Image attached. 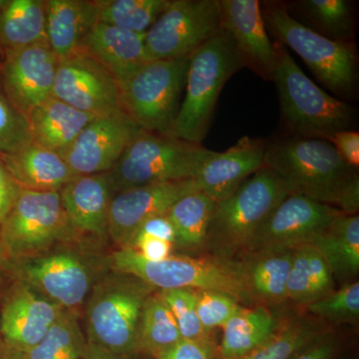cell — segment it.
<instances>
[{
  "mask_svg": "<svg viewBox=\"0 0 359 359\" xmlns=\"http://www.w3.org/2000/svg\"><path fill=\"white\" fill-rule=\"evenodd\" d=\"M61 204L60 193L20 188L0 226V244L9 261L39 256L76 237Z\"/></svg>",
  "mask_w": 359,
  "mask_h": 359,
  "instance_id": "cell-9",
  "label": "cell"
},
{
  "mask_svg": "<svg viewBox=\"0 0 359 359\" xmlns=\"http://www.w3.org/2000/svg\"><path fill=\"white\" fill-rule=\"evenodd\" d=\"M309 313L335 323H354L359 318V283H346L306 306Z\"/></svg>",
  "mask_w": 359,
  "mask_h": 359,
  "instance_id": "cell-38",
  "label": "cell"
},
{
  "mask_svg": "<svg viewBox=\"0 0 359 359\" xmlns=\"http://www.w3.org/2000/svg\"><path fill=\"white\" fill-rule=\"evenodd\" d=\"M337 353V339L330 334H323L290 359H334Z\"/></svg>",
  "mask_w": 359,
  "mask_h": 359,
  "instance_id": "cell-44",
  "label": "cell"
},
{
  "mask_svg": "<svg viewBox=\"0 0 359 359\" xmlns=\"http://www.w3.org/2000/svg\"><path fill=\"white\" fill-rule=\"evenodd\" d=\"M18 191L20 186L15 183L4 166V162L0 159V226L13 207Z\"/></svg>",
  "mask_w": 359,
  "mask_h": 359,
  "instance_id": "cell-46",
  "label": "cell"
},
{
  "mask_svg": "<svg viewBox=\"0 0 359 359\" xmlns=\"http://www.w3.org/2000/svg\"><path fill=\"white\" fill-rule=\"evenodd\" d=\"M61 204L77 235L108 236L113 192L109 172L74 177L60 191Z\"/></svg>",
  "mask_w": 359,
  "mask_h": 359,
  "instance_id": "cell-21",
  "label": "cell"
},
{
  "mask_svg": "<svg viewBox=\"0 0 359 359\" xmlns=\"http://www.w3.org/2000/svg\"><path fill=\"white\" fill-rule=\"evenodd\" d=\"M32 143L27 117L7 96L0 80V157L15 154Z\"/></svg>",
  "mask_w": 359,
  "mask_h": 359,
  "instance_id": "cell-37",
  "label": "cell"
},
{
  "mask_svg": "<svg viewBox=\"0 0 359 359\" xmlns=\"http://www.w3.org/2000/svg\"><path fill=\"white\" fill-rule=\"evenodd\" d=\"M189 58L149 61L118 83L122 110L144 131L169 135L181 105Z\"/></svg>",
  "mask_w": 359,
  "mask_h": 359,
  "instance_id": "cell-10",
  "label": "cell"
},
{
  "mask_svg": "<svg viewBox=\"0 0 359 359\" xmlns=\"http://www.w3.org/2000/svg\"><path fill=\"white\" fill-rule=\"evenodd\" d=\"M47 41L44 0H0V57Z\"/></svg>",
  "mask_w": 359,
  "mask_h": 359,
  "instance_id": "cell-27",
  "label": "cell"
},
{
  "mask_svg": "<svg viewBox=\"0 0 359 359\" xmlns=\"http://www.w3.org/2000/svg\"><path fill=\"white\" fill-rule=\"evenodd\" d=\"M65 311L20 280L2 306L0 334L9 349L25 353L41 341Z\"/></svg>",
  "mask_w": 359,
  "mask_h": 359,
  "instance_id": "cell-18",
  "label": "cell"
},
{
  "mask_svg": "<svg viewBox=\"0 0 359 359\" xmlns=\"http://www.w3.org/2000/svg\"><path fill=\"white\" fill-rule=\"evenodd\" d=\"M136 235H146L149 237L160 238V240L171 243L174 247L175 242H176V233H175L173 224L168 218L167 215H161V216L149 219L139 228V230L135 233V236Z\"/></svg>",
  "mask_w": 359,
  "mask_h": 359,
  "instance_id": "cell-45",
  "label": "cell"
},
{
  "mask_svg": "<svg viewBox=\"0 0 359 359\" xmlns=\"http://www.w3.org/2000/svg\"><path fill=\"white\" fill-rule=\"evenodd\" d=\"M216 202L197 191L177 201L167 212L176 233L175 247L189 252L205 249Z\"/></svg>",
  "mask_w": 359,
  "mask_h": 359,
  "instance_id": "cell-31",
  "label": "cell"
},
{
  "mask_svg": "<svg viewBox=\"0 0 359 359\" xmlns=\"http://www.w3.org/2000/svg\"><path fill=\"white\" fill-rule=\"evenodd\" d=\"M109 264L113 271L133 276L155 290H214L231 295L238 302H252L236 261L172 255L152 262L136 250L120 249L111 255Z\"/></svg>",
  "mask_w": 359,
  "mask_h": 359,
  "instance_id": "cell-6",
  "label": "cell"
},
{
  "mask_svg": "<svg viewBox=\"0 0 359 359\" xmlns=\"http://www.w3.org/2000/svg\"><path fill=\"white\" fill-rule=\"evenodd\" d=\"M198 318L203 328L212 334L217 328H223L244 306L231 295L214 290H196Z\"/></svg>",
  "mask_w": 359,
  "mask_h": 359,
  "instance_id": "cell-40",
  "label": "cell"
},
{
  "mask_svg": "<svg viewBox=\"0 0 359 359\" xmlns=\"http://www.w3.org/2000/svg\"><path fill=\"white\" fill-rule=\"evenodd\" d=\"M139 278L113 271L94 283L87 297V342L129 358L138 353L144 302L155 292Z\"/></svg>",
  "mask_w": 359,
  "mask_h": 359,
  "instance_id": "cell-4",
  "label": "cell"
},
{
  "mask_svg": "<svg viewBox=\"0 0 359 359\" xmlns=\"http://www.w3.org/2000/svg\"><path fill=\"white\" fill-rule=\"evenodd\" d=\"M7 261H9L8 257H7L6 252H4V248H2L1 244H0V266L6 263Z\"/></svg>",
  "mask_w": 359,
  "mask_h": 359,
  "instance_id": "cell-49",
  "label": "cell"
},
{
  "mask_svg": "<svg viewBox=\"0 0 359 359\" xmlns=\"http://www.w3.org/2000/svg\"><path fill=\"white\" fill-rule=\"evenodd\" d=\"M83 359H125L122 356L111 353L107 349L103 348L95 344L87 342L86 351H85Z\"/></svg>",
  "mask_w": 359,
  "mask_h": 359,
  "instance_id": "cell-47",
  "label": "cell"
},
{
  "mask_svg": "<svg viewBox=\"0 0 359 359\" xmlns=\"http://www.w3.org/2000/svg\"><path fill=\"white\" fill-rule=\"evenodd\" d=\"M98 22L146 34L170 0H97Z\"/></svg>",
  "mask_w": 359,
  "mask_h": 359,
  "instance_id": "cell-34",
  "label": "cell"
},
{
  "mask_svg": "<svg viewBox=\"0 0 359 359\" xmlns=\"http://www.w3.org/2000/svg\"><path fill=\"white\" fill-rule=\"evenodd\" d=\"M334 290V276L327 262L313 244L294 250L287 283V299L309 306Z\"/></svg>",
  "mask_w": 359,
  "mask_h": 359,
  "instance_id": "cell-29",
  "label": "cell"
},
{
  "mask_svg": "<svg viewBox=\"0 0 359 359\" xmlns=\"http://www.w3.org/2000/svg\"><path fill=\"white\" fill-rule=\"evenodd\" d=\"M325 140L334 145L340 157L348 166L358 169L359 166V133L351 130L337 132Z\"/></svg>",
  "mask_w": 359,
  "mask_h": 359,
  "instance_id": "cell-43",
  "label": "cell"
},
{
  "mask_svg": "<svg viewBox=\"0 0 359 359\" xmlns=\"http://www.w3.org/2000/svg\"><path fill=\"white\" fill-rule=\"evenodd\" d=\"M174 245L160 238L146 235H136L125 249L136 250L148 261L159 262L172 256Z\"/></svg>",
  "mask_w": 359,
  "mask_h": 359,
  "instance_id": "cell-42",
  "label": "cell"
},
{
  "mask_svg": "<svg viewBox=\"0 0 359 359\" xmlns=\"http://www.w3.org/2000/svg\"><path fill=\"white\" fill-rule=\"evenodd\" d=\"M0 359H23L22 355L18 351L7 349L4 353H0Z\"/></svg>",
  "mask_w": 359,
  "mask_h": 359,
  "instance_id": "cell-48",
  "label": "cell"
},
{
  "mask_svg": "<svg viewBox=\"0 0 359 359\" xmlns=\"http://www.w3.org/2000/svg\"><path fill=\"white\" fill-rule=\"evenodd\" d=\"M95 117L50 97L27 115L32 143L60 155Z\"/></svg>",
  "mask_w": 359,
  "mask_h": 359,
  "instance_id": "cell-26",
  "label": "cell"
},
{
  "mask_svg": "<svg viewBox=\"0 0 359 359\" xmlns=\"http://www.w3.org/2000/svg\"><path fill=\"white\" fill-rule=\"evenodd\" d=\"M275 45V65L271 80L280 97L285 126L292 136L327 139L349 130L353 113L348 104L330 95L299 68L289 49Z\"/></svg>",
  "mask_w": 359,
  "mask_h": 359,
  "instance_id": "cell-3",
  "label": "cell"
},
{
  "mask_svg": "<svg viewBox=\"0 0 359 359\" xmlns=\"http://www.w3.org/2000/svg\"><path fill=\"white\" fill-rule=\"evenodd\" d=\"M266 142L245 136L224 152H215L194 178L198 190L218 203L230 197L264 166Z\"/></svg>",
  "mask_w": 359,
  "mask_h": 359,
  "instance_id": "cell-20",
  "label": "cell"
},
{
  "mask_svg": "<svg viewBox=\"0 0 359 359\" xmlns=\"http://www.w3.org/2000/svg\"><path fill=\"white\" fill-rule=\"evenodd\" d=\"M0 159L20 188L27 190L59 192L76 177L57 152L34 143Z\"/></svg>",
  "mask_w": 359,
  "mask_h": 359,
  "instance_id": "cell-24",
  "label": "cell"
},
{
  "mask_svg": "<svg viewBox=\"0 0 359 359\" xmlns=\"http://www.w3.org/2000/svg\"><path fill=\"white\" fill-rule=\"evenodd\" d=\"M323 334V330L313 321H292L285 327H278L261 346L233 359H290Z\"/></svg>",
  "mask_w": 359,
  "mask_h": 359,
  "instance_id": "cell-36",
  "label": "cell"
},
{
  "mask_svg": "<svg viewBox=\"0 0 359 359\" xmlns=\"http://www.w3.org/2000/svg\"><path fill=\"white\" fill-rule=\"evenodd\" d=\"M266 27L276 41L292 49L309 66L318 81L337 95L348 97L358 84V53L354 42L328 39L292 18L287 6L264 2Z\"/></svg>",
  "mask_w": 359,
  "mask_h": 359,
  "instance_id": "cell-7",
  "label": "cell"
},
{
  "mask_svg": "<svg viewBox=\"0 0 359 359\" xmlns=\"http://www.w3.org/2000/svg\"><path fill=\"white\" fill-rule=\"evenodd\" d=\"M214 153L202 144L142 130L109 172L113 192L194 179Z\"/></svg>",
  "mask_w": 359,
  "mask_h": 359,
  "instance_id": "cell-8",
  "label": "cell"
},
{
  "mask_svg": "<svg viewBox=\"0 0 359 359\" xmlns=\"http://www.w3.org/2000/svg\"><path fill=\"white\" fill-rule=\"evenodd\" d=\"M222 25L231 35L244 66L271 80L275 45L269 39L257 0H219Z\"/></svg>",
  "mask_w": 359,
  "mask_h": 359,
  "instance_id": "cell-19",
  "label": "cell"
},
{
  "mask_svg": "<svg viewBox=\"0 0 359 359\" xmlns=\"http://www.w3.org/2000/svg\"><path fill=\"white\" fill-rule=\"evenodd\" d=\"M218 346L212 339H182L178 344L155 359H217Z\"/></svg>",
  "mask_w": 359,
  "mask_h": 359,
  "instance_id": "cell-41",
  "label": "cell"
},
{
  "mask_svg": "<svg viewBox=\"0 0 359 359\" xmlns=\"http://www.w3.org/2000/svg\"><path fill=\"white\" fill-rule=\"evenodd\" d=\"M141 131L123 110L97 116L60 156L74 176L106 173Z\"/></svg>",
  "mask_w": 359,
  "mask_h": 359,
  "instance_id": "cell-15",
  "label": "cell"
},
{
  "mask_svg": "<svg viewBox=\"0 0 359 359\" xmlns=\"http://www.w3.org/2000/svg\"><path fill=\"white\" fill-rule=\"evenodd\" d=\"M242 67L237 46L224 28L201 45L189 58L185 96L169 136L202 144L224 84Z\"/></svg>",
  "mask_w": 359,
  "mask_h": 359,
  "instance_id": "cell-2",
  "label": "cell"
},
{
  "mask_svg": "<svg viewBox=\"0 0 359 359\" xmlns=\"http://www.w3.org/2000/svg\"><path fill=\"white\" fill-rule=\"evenodd\" d=\"M339 212H341L335 208L304 196H287L257 230L244 254L259 250H294L313 244Z\"/></svg>",
  "mask_w": 359,
  "mask_h": 359,
  "instance_id": "cell-14",
  "label": "cell"
},
{
  "mask_svg": "<svg viewBox=\"0 0 359 359\" xmlns=\"http://www.w3.org/2000/svg\"><path fill=\"white\" fill-rule=\"evenodd\" d=\"M297 6L323 36L354 42L353 13L346 0H304L297 2Z\"/></svg>",
  "mask_w": 359,
  "mask_h": 359,
  "instance_id": "cell-35",
  "label": "cell"
},
{
  "mask_svg": "<svg viewBox=\"0 0 359 359\" xmlns=\"http://www.w3.org/2000/svg\"><path fill=\"white\" fill-rule=\"evenodd\" d=\"M58 63L47 41L7 52L0 57L2 86L26 117L52 97Z\"/></svg>",
  "mask_w": 359,
  "mask_h": 359,
  "instance_id": "cell-16",
  "label": "cell"
},
{
  "mask_svg": "<svg viewBox=\"0 0 359 359\" xmlns=\"http://www.w3.org/2000/svg\"><path fill=\"white\" fill-rule=\"evenodd\" d=\"M287 196V189L262 167L230 197L216 203L205 249L211 257L233 261L244 254L257 230Z\"/></svg>",
  "mask_w": 359,
  "mask_h": 359,
  "instance_id": "cell-5",
  "label": "cell"
},
{
  "mask_svg": "<svg viewBox=\"0 0 359 359\" xmlns=\"http://www.w3.org/2000/svg\"><path fill=\"white\" fill-rule=\"evenodd\" d=\"M313 245L325 257L334 278L349 280L359 271V217L339 212Z\"/></svg>",
  "mask_w": 359,
  "mask_h": 359,
  "instance_id": "cell-28",
  "label": "cell"
},
{
  "mask_svg": "<svg viewBox=\"0 0 359 359\" xmlns=\"http://www.w3.org/2000/svg\"><path fill=\"white\" fill-rule=\"evenodd\" d=\"M46 39L59 59L81 48L82 42L98 22L95 2L46 0Z\"/></svg>",
  "mask_w": 359,
  "mask_h": 359,
  "instance_id": "cell-25",
  "label": "cell"
},
{
  "mask_svg": "<svg viewBox=\"0 0 359 359\" xmlns=\"http://www.w3.org/2000/svg\"><path fill=\"white\" fill-rule=\"evenodd\" d=\"M264 166L282 182L289 195L358 215V169L348 166L330 142L299 136L266 142Z\"/></svg>",
  "mask_w": 359,
  "mask_h": 359,
  "instance_id": "cell-1",
  "label": "cell"
},
{
  "mask_svg": "<svg viewBox=\"0 0 359 359\" xmlns=\"http://www.w3.org/2000/svg\"><path fill=\"white\" fill-rule=\"evenodd\" d=\"M278 328V321L269 309L243 308L224 325L218 346L219 359L240 358L268 341Z\"/></svg>",
  "mask_w": 359,
  "mask_h": 359,
  "instance_id": "cell-30",
  "label": "cell"
},
{
  "mask_svg": "<svg viewBox=\"0 0 359 359\" xmlns=\"http://www.w3.org/2000/svg\"><path fill=\"white\" fill-rule=\"evenodd\" d=\"M294 250L245 252L237 263L250 301L280 304L287 299V283Z\"/></svg>",
  "mask_w": 359,
  "mask_h": 359,
  "instance_id": "cell-23",
  "label": "cell"
},
{
  "mask_svg": "<svg viewBox=\"0 0 359 359\" xmlns=\"http://www.w3.org/2000/svg\"><path fill=\"white\" fill-rule=\"evenodd\" d=\"M16 262L21 282L65 309L76 311L96 282L90 264L70 250L44 252Z\"/></svg>",
  "mask_w": 359,
  "mask_h": 359,
  "instance_id": "cell-12",
  "label": "cell"
},
{
  "mask_svg": "<svg viewBox=\"0 0 359 359\" xmlns=\"http://www.w3.org/2000/svg\"><path fill=\"white\" fill-rule=\"evenodd\" d=\"M86 346L76 311L65 309L41 341L20 354L23 359H83Z\"/></svg>",
  "mask_w": 359,
  "mask_h": 359,
  "instance_id": "cell-33",
  "label": "cell"
},
{
  "mask_svg": "<svg viewBox=\"0 0 359 359\" xmlns=\"http://www.w3.org/2000/svg\"><path fill=\"white\" fill-rule=\"evenodd\" d=\"M181 340L173 313L159 292L155 290L149 295L142 309L138 328V353L155 359Z\"/></svg>",
  "mask_w": 359,
  "mask_h": 359,
  "instance_id": "cell-32",
  "label": "cell"
},
{
  "mask_svg": "<svg viewBox=\"0 0 359 359\" xmlns=\"http://www.w3.org/2000/svg\"><path fill=\"white\" fill-rule=\"evenodd\" d=\"M178 325L182 339H212L201 325L197 313L196 290L190 289L158 290Z\"/></svg>",
  "mask_w": 359,
  "mask_h": 359,
  "instance_id": "cell-39",
  "label": "cell"
},
{
  "mask_svg": "<svg viewBox=\"0 0 359 359\" xmlns=\"http://www.w3.org/2000/svg\"><path fill=\"white\" fill-rule=\"evenodd\" d=\"M52 97L96 117L122 110L115 78L81 49L59 59Z\"/></svg>",
  "mask_w": 359,
  "mask_h": 359,
  "instance_id": "cell-13",
  "label": "cell"
},
{
  "mask_svg": "<svg viewBox=\"0 0 359 359\" xmlns=\"http://www.w3.org/2000/svg\"><path fill=\"white\" fill-rule=\"evenodd\" d=\"M197 191L195 181L190 179L134 187L115 194L108 215V236L125 249L146 221L166 215L177 201Z\"/></svg>",
  "mask_w": 359,
  "mask_h": 359,
  "instance_id": "cell-17",
  "label": "cell"
},
{
  "mask_svg": "<svg viewBox=\"0 0 359 359\" xmlns=\"http://www.w3.org/2000/svg\"><path fill=\"white\" fill-rule=\"evenodd\" d=\"M221 29L219 0H170L146 32L149 60L190 57Z\"/></svg>",
  "mask_w": 359,
  "mask_h": 359,
  "instance_id": "cell-11",
  "label": "cell"
},
{
  "mask_svg": "<svg viewBox=\"0 0 359 359\" xmlns=\"http://www.w3.org/2000/svg\"><path fill=\"white\" fill-rule=\"evenodd\" d=\"M80 49L102 65L117 83H121L150 61L146 51L145 34L101 22L92 27Z\"/></svg>",
  "mask_w": 359,
  "mask_h": 359,
  "instance_id": "cell-22",
  "label": "cell"
}]
</instances>
